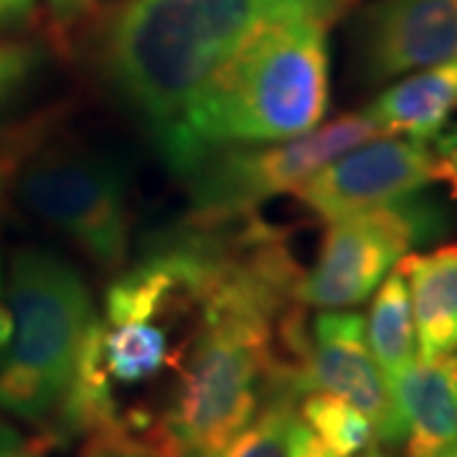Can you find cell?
Wrapping results in <instances>:
<instances>
[{"label":"cell","instance_id":"6da1fadb","mask_svg":"<svg viewBox=\"0 0 457 457\" xmlns=\"http://www.w3.org/2000/svg\"><path fill=\"white\" fill-rule=\"evenodd\" d=\"M353 0H122L99 38V69L153 143L264 26L318 13L330 21Z\"/></svg>","mask_w":457,"mask_h":457},{"label":"cell","instance_id":"7a4b0ae2","mask_svg":"<svg viewBox=\"0 0 457 457\" xmlns=\"http://www.w3.org/2000/svg\"><path fill=\"white\" fill-rule=\"evenodd\" d=\"M330 18L303 13L254 33L155 143L165 165L183 176L213 150L315 130L330 102Z\"/></svg>","mask_w":457,"mask_h":457},{"label":"cell","instance_id":"3957f363","mask_svg":"<svg viewBox=\"0 0 457 457\" xmlns=\"http://www.w3.org/2000/svg\"><path fill=\"white\" fill-rule=\"evenodd\" d=\"M13 333L0 363V409L49 427L97 320L87 282L49 249H21L8 270Z\"/></svg>","mask_w":457,"mask_h":457},{"label":"cell","instance_id":"277c9868","mask_svg":"<svg viewBox=\"0 0 457 457\" xmlns=\"http://www.w3.org/2000/svg\"><path fill=\"white\" fill-rule=\"evenodd\" d=\"M16 198L102 272L117 275L128 264L130 180L107 150L84 143L38 147L18 168Z\"/></svg>","mask_w":457,"mask_h":457},{"label":"cell","instance_id":"5b68a950","mask_svg":"<svg viewBox=\"0 0 457 457\" xmlns=\"http://www.w3.org/2000/svg\"><path fill=\"white\" fill-rule=\"evenodd\" d=\"M450 227V212L420 194L328 221L318 257L300 275L295 300L303 308L351 311L376 293L414 246L447 237Z\"/></svg>","mask_w":457,"mask_h":457},{"label":"cell","instance_id":"8992f818","mask_svg":"<svg viewBox=\"0 0 457 457\" xmlns=\"http://www.w3.org/2000/svg\"><path fill=\"white\" fill-rule=\"evenodd\" d=\"M381 135L363 110L341 114L293 140L206 153L180 176L188 186V219L228 221L246 216L270 198L293 194L345 150Z\"/></svg>","mask_w":457,"mask_h":457},{"label":"cell","instance_id":"52a82bcc","mask_svg":"<svg viewBox=\"0 0 457 457\" xmlns=\"http://www.w3.org/2000/svg\"><path fill=\"white\" fill-rule=\"evenodd\" d=\"M445 183L457 196V170L432 143L381 135L333 158L295 188V198L323 221L386 206Z\"/></svg>","mask_w":457,"mask_h":457},{"label":"cell","instance_id":"ba28073f","mask_svg":"<svg viewBox=\"0 0 457 457\" xmlns=\"http://www.w3.org/2000/svg\"><path fill=\"white\" fill-rule=\"evenodd\" d=\"M300 399L311 392L341 396L363 411L378 442L404 445L407 425L389 378L378 369L366 341V318L356 311H320L300 366Z\"/></svg>","mask_w":457,"mask_h":457},{"label":"cell","instance_id":"9c48e42d","mask_svg":"<svg viewBox=\"0 0 457 457\" xmlns=\"http://www.w3.org/2000/svg\"><path fill=\"white\" fill-rule=\"evenodd\" d=\"M361 79L371 87L457 59V0H374L353 33Z\"/></svg>","mask_w":457,"mask_h":457},{"label":"cell","instance_id":"30bf717a","mask_svg":"<svg viewBox=\"0 0 457 457\" xmlns=\"http://www.w3.org/2000/svg\"><path fill=\"white\" fill-rule=\"evenodd\" d=\"M407 425V457H442L457 442V351L417 359L392 381Z\"/></svg>","mask_w":457,"mask_h":457},{"label":"cell","instance_id":"8fae6325","mask_svg":"<svg viewBox=\"0 0 457 457\" xmlns=\"http://www.w3.org/2000/svg\"><path fill=\"white\" fill-rule=\"evenodd\" d=\"M366 112L384 135L435 143L457 112V59L399 77Z\"/></svg>","mask_w":457,"mask_h":457},{"label":"cell","instance_id":"7c38bea8","mask_svg":"<svg viewBox=\"0 0 457 457\" xmlns=\"http://www.w3.org/2000/svg\"><path fill=\"white\" fill-rule=\"evenodd\" d=\"M407 278L417 359H440L457 351V245L407 254L399 262Z\"/></svg>","mask_w":457,"mask_h":457},{"label":"cell","instance_id":"4fadbf2b","mask_svg":"<svg viewBox=\"0 0 457 457\" xmlns=\"http://www.w3.org/2000/svg\"><path fill=\"white\" fill-rule=\"evenodd\" d=\"M366 341L389 384L417 361V330L411 318L407 278L399 264L376 287L366 320Z\"/></svg>","mask_w":457,"mask_h":457},{"label":"cell","instance_id":"5bb4252c","mask_svg":"<svg viewBox=\"0 0 457 457\" xmlns=\"http://www.w3.org/2000/svg\"><path fill=\"white\" fill-rule=\"evenodd\" d=\"M102 361L117 384H145L173 363L170 333L161 320H102Z\"/></svg>","mask_w":457,"mask_h":457},{"label":"cell","instance_id":"9a60e30c","mask_svg":"<svg viewBox=\"0 0 457 457\" xmlns=\"http://www.w3.org/2000/svg\"><path fill=\"white\" fill-rule=\"evenodd\" d=\"M297 420L336 457H361L378 450L371 420L341 396L311 392L303 396Z\"/></svg>","mask_w":457,"mask_h":457},{"label":"cell","instance_id":"2e32d148","mask_svg":"<svg viewBox=\"0 0 457 457\" xmlns=\"http://www.w3.org/2000/svg\"><path fill=\"white\" fill-rule=\"evenodd\" d=\"M295 396L287 386H272L260 411L237 432L216 457H287L295 420Z\"/></svg>","mask_w":457,"mask_h":457},{"label":"cell","instance_id":"e0dca14e","mask_svg":"<svg viewBox=\"0 0 457 457\" xmlns=\"http://www.w3.org/2000/svg\"><path fill=\"white\" fill-rule=\"evenodd\" d=\"M44 66V54L31 44L0 41V122L21 104Z\"/></svg>","mask_w":457,"mask_h":457},{"label":"cell","instance_id":"ac0fdd59","mask_svg":"<svg viewBox=\"0 0 457 457\" xmlns=\"http://www.w3.org/2000/svg\"><path fill=\"white\" fill-rule=\"evenodd\" d=\"M82 457H163L150 450L135 437H120V440L89 442Z\"/></svg>","mask_w":457,"mask_h":457},{"label":"cell","instance_id":"d6986e66","mask_svg":"<svg viewBox=\"0 0 457 457\" xmlns=\"http://www.w3.org/2000/svg\"><path fill=\"white\" fill-rule=\"evenodd\" d=\"M287 457H336V455H333L326 445L318 440V437H315L311 429L303 425L300 420H295L293 435H290V455ZM361 457H389V455H384L381 450H371V453H366V455H361Z\"/></svg>","mask_w":457,"mask_h":457},{"label":"cell","instance_id":"ffe728a7","mask_svg":"<svg viewBox=\"0 0 457 457\" xmlns=\"http://www.w3.org/2000/svg\"><path fill=\"white\" fill-rule=\"evenodd\" d=\"M36 11V0H0V33L21 29Z\"/></svg>","mask_w":457,"mask_h":457},{"label":"cell","instance_id":"44dd1931","mask_svg":"<svg viewBox=\"0 0 457 457\" xmlns=\"http://www.w3.org/2000/svg\"><path fill=\"white\" fill-rule=\"evenodd\" d=\"M54 21L59 23V29H71L79 18L87 16V11L95 5V0H46Z\"/></svg>","mask_w":457,"mask_h":457},{"label":"cell","instance_id":"7402d4cb","mask_svg":"<svg viewBox=\"0 0 457 457\" xmlns=\"http://www.w3.org/2000/svg\"><path fill=\"white\" fill-rule=\"evenodd\" d=\"M11 333H13V318H11V305H8V275H5L3 260H0V363L8 351Z\"/></svg>","mask_w":457,"mask_h":457},{"label":"cell","instance_id":"603a6c76","mask_svg":"<svg viewBox=\"0 0 457 457\" xmlns=\"http://www.w3.org/2000/svg\"><path fill=\"white\" fill-rule=\"evenodd\" d=\"M0 457H46L44 445H31L23 442L18 435L0 429Z\"/></svg>","mask_w":457,"mask_h":457},{"label":"cell","instance_id":"cb8c5ba5","mask_svg":"<svg viewBox=\"0 0 457 457\" xmlns=\"http://www.w3.org/2000/svg\"><path fill=\"white\" fill-rule=\"evenodd\" d=\"M435 143H437V150H440L442 155H445L457 170V130L447 132V135H440Z\"/></svg>","mask_w":457,"mask_h":457},{"label":"cell","instance_id":"d4e9b609","mask_svg":"<svg viewBox=\"0 0 457 457\" xmlns=\"http://www.w3.org/2000/svg\"><path fill=\"white\" fill-rule=\"evenodd\" d=\"M3 188H5V168L0 163V198H3Z\"/></svg>","mask_w":457,"mask_h":457},{"label":"cell","instance_id":"484cf974","mask_svg":"<svg viewBox=\"0 0 457 457\" xmlns=\"http://www.w3.org/2000/svg\"><path fill=\"white\" fill-rule=\"evenodd\" d=\"M442 457H457V442L455 445H453V447H450V450H447V453H445V455Z\"/></svg>","mask_w":457,"mask_h":457}]
</instances>
